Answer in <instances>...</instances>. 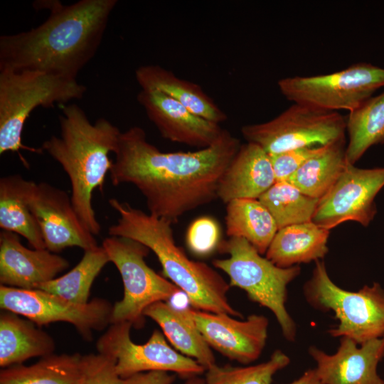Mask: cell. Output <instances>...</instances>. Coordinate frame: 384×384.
<instances>
[{
  "mask_svg": "<svg viewBox=\"0 0 384 384\" xmlns=\"http://www.w3.org/2000/svg\"><path fill=\"white\" fill-rule=\"evenodd\" d=\"M241 144L225 129L213 145L194 151L164 152L134 126L121 132L109 172L114 186L129 183L150 214L173 224L218 198L220 181Z\"/></svg>",
  "mask_w": 384,
  "mask_h": 384,
  "instance_id": "1",
  "label": "cell"
},
{
  "mask_svg": "<svg viewBox=\"0 0 384 384\" xmlns=\"http://www.w3.org/2000/svg\"><path fill=\"white\" fill-rule=\"evenodd\" d=\"M117 0H80L70 5L40 1L49 16L29 31L0 36V68L37 70L76 79L95 55Z\"/></svg>",
  "mask_w": 384,
  "mask_h": 384,
  "instance_id": "2",
  "label": "cell"
},
{
  "mask_svg": "<svg viewBox=\"0 0 384 384\" xmlns=\"http://www.w3.org/2000/svg\"><path fill=\"white\" fill-rule=\"evenodd\" d=\"M60 135L43 142L47 152L67 174L70 183V198L85 228L98 235L101 225L92 207V195L102 190L112 160L109 157L117 146L121 132L105 118L92 124L84 110L73 103L59 115Z\"/></svg>",
  "mask_w": 384,
  "mask_h": 384,
  "instance_id": "3",
  "label": "cell"
},
{
  "mask_svg": "<svg viewBox=\"0 0 384 384\" xmlns=\"http://www.w3.org/2000/svg\"><path fill=\"white\" fill-rule=\"evenodd\" d=\"M108 202L119 214L117 223L108 229L109 235L132 239L151 250L165 277L186 294L192 308L242 316L228 298L229 283L207 264L186 255L175 242L171 221L146 213L117 198H110Z\"/></svg>",
  "mask_w": 384,
  "mask_h": 384,
  "instance_id": "4",
  "label": "cell"
},
{
  "mask_svg": "<svg viewBox=\"0 0 384 384\" xmlns=\"http://www.w3.org/2000/svg\"><path fill=\"white\" fill-rule=\"evenodd\" d=\"M86 87L76 79L37 70L0 68V154L21 149L41 151L22 144V131L31 112L81 99Z\"/></svg>",
  "mask_w": 384,
  "mask_h": 384,
  "instance_id": "5",
  "label": "cell"
},
{
  "mask_svg": "<svg viewBox=\"0 0 384 384\" xmlns=\"http://www.w3.org/2000/svg\"><path fill=\"white\" fill-rule=\"evenodd\" d=\"M220 248L229 256L213 260V265L228 275L230 287L244 290L251 301L270 310L283 336L294 341L297 326L287 310L286 302L287 286L299 275L301 267L277 266L242 238H229Z\"/></svg>",
  "mask_w": 384,
  "mask_h": 384,
  "instance_id": "6",
  "label": "cell"
},
{
  "mask_svg": "<svg viewBox=\"0 0 384 384\" xmlns=\"http://www.w3.org/2000/svg\"><path fill=\"white\" fill-rule=\"evenodd\" d=\"M304 295L314 308L334 313L338 324L328 331L331 336L346 337L361 345L384 336V289L378 283L356 292L346 290L331 280L324 262L318 260L304 284Z\"/></svg>",
  "mask_w": 384,
  "mask_h": 384,
  "instance_id": "7",
  "label": "cell"
},
{
  "mask_svg": "<svg viewBox=\"0 0 384 384\" xmlns=\"http://www.w3.org/2000/svg\"><path fill=\"white\" fill-rule=\"evenodd\" d=\"M101 246L118 270L124 287L122 299L113 304L112 324L129 322L132 326L141 328L148 306L158 302H168L181 292L146 264L144 258L149 249L145 245L132 239L109 236Z\"/></svg>",
  "mask_w": 384,
  "mask_h": 384,
  "instance_id": "8",
  "label": "cell"
},
{
  "mask_svg": "<svg viewBox=\"0 0 384 384\" xmlns=\"http://www.w3.org/2000/svg\"><path fill=\"white\" fill-rule=\"evenodd\" d=\"M277 86L282 95L293 103L350 112L384 87V68L358 63L329 74L284 78L277 82Z\"/></svg>",
  "mask_w": 384,
  "mask_h": 384,
  "instance_id": "9",
  "label": "cell"
},
{
  "mask_svg": "<svg viewBox=\"0 0 384 384\" xmlns=\"http://www.w3.org/2000/svg\"><path fill=\"white\" fill-rule=\"evenodd\" d=\"M241 133L247 142L277 154L345 139L346 118L338 112L293 103L271 120L244 125Z\"/></svg>",
  "mask_w": 384,
  "mask_h": 384,
  "instance_id": "10",
  "label": "cell"
},
{
  "mask_svg": "<svg viewBox=\"0 0 384 384\" xmlns=\"http://www.w3.org/2000/svg\"><path fill=\"white\" fill-rule=\"evenodd\" d=\"M132 324L112 323L97 341L98 353L112 357L122 378L149 371L174 373L183 378L198 376L206 369L196 360L183 355L154 330L148 341L137 344L131 338Z\"/></svg>",
  "mask_w": 384,
  "mask_h": 384,
  "instance_id": "11",
  "label": "cell"
},
{
  "mask_svg": "<svg viewBox=\"0 0 384 384\" xmlns=\"http://www.w3.org/2000/svg\"><path fill=\"white\" fill-rule=\"evenodd\" d=\"M0 307L45 326L63 321L75 326L86 341L94 331L112 324L113 305L107 299L95 298L86 304H76L41 289H23L0 285Z\"/></svg>",
  "mask_w": 384,
  "mask_h": 384,
  "instance_id": "12",
  "label": "cell"
},
{
  "mask_svg": "<svg viewBox=\"0 0 384 384\" xmlns=\"http://www.w3.org/2000/svg\"><path fill=\"white\" fill-rule=\"evenodd\" d=\"M384 186V167L347 165L330 190L319 199L312 222L331 230L355 221L368 226L377 213L375 198Z\"/></svg>",
  "mask_w": 384,
  "mask_h": 384,
  "instance_id": "13",
  "label": "cell"
},
{
  "mask_svg": "<svg viewBox=\"0 0 384 384\" xmlns=\"http://www.w3.org/2000/svg\"><path fill=\"white\" fill-rule=\"evenodd\" d=\"M26 200L41 230L46 248L58 253L78 247L84 251L98 246L95 235L78 218L68 193L46 182L27 181Z\"/></svg>",
  "mask_w": 384,
  "mask_h": 384,
  "instance_id": "14",
  "label": "cell"
},
{
  "mask_svg": "<svg viewBox=\"0 0 384 384\" xmlns=\"http://www.w3.org/2000/svg\"><path fill=\"white\" fill-rule=\"evenodd\" d=\"M186 309L210 347L230 360L249 364L262 354L268 336L266 316L251 314L239 320L227 314Z\"/></svg>",
  "mask_w": 384,
  "mask_h": 384,
  "instance_id": "15",
  "label": "cell"
},
{
  "mask_svg": "<svg viewBox=\"0 0 384 384\" xmlns=\"http://www.w3.org/2000/svg\"><path fill=\"white\" fill-rule=\"evenodd\" d=\"M137 101L161 135L171 142L201 149L215 143L225 131L159 91L141 90Z\"/></svg>",
  "mask_w": 384,
  "mask_h": 384,
  "instance_id": "16",
  "label": "cell"
},
{
  "mask_svg": "<svg viewBox=\"0 0 384 384\" xmlns=\"http://www.w3.org/2000/svg\"><path fill=\"white\" fill-rule=\"evenodd\" d=\"M336 352L328 354L314 346L308 352L316 362V374L322 384H384L377 373L384 358V336L358 344L340 338Z\"/></svg>",
  "mask_w": 384,
  "mask_h": 384,
  "instance_id": "17",
  "label": "cell"
},
{
  "mask_svg": "<svg viewBox=\"0 0 384 384\" xmlns=\"http://www.w3.org/2000/svg\"><path fill=\"white\" fill-rule=\"evenodd\" d=\"M69 266L68 261L46 249H29L18 235L0 232L1 285L23 289H36L55 278Z\"/></svg>",
  "mask_w": 384,
  "mask_h": 384,
  "instance_id": "18",
  "label": "cell"
},
{
  "mask_svg": "<svg viewBox=\"0 0 384 384\" xmlns=\"http://www.w3.org/2000/svg\"><path fill=\"white\" fill-rule=\"evenodd\" d=\"M276 182L269 154L260 146L240 145L224 172L218 198L225 205L239 198L258 199Z\"/></svg>",
  "mask_w": 384,
  "mask_h": 384,
  "instance_id": "19",
  "label": "cell"
},
{
  "mask_svg": "<svg viewBox=\"0 0 384 384\" xmlns=\"http://www.w3.org/2000/svg\"><path fill=\"white\" fill-rule=\"evenodd\" d=\"M135 78L142 90L159 91L203 118L218 124L227 119L226 114L200 85L180 78L160 65L139 66L135 70Z\"/></svg>",
  "mask_w": 384,
  "mask_h": 384,
  "instance_id": "20",
  "label": "cell"
},
{
  "mask_svg": "<svg viewBox=\"0 0 384 384\" xmlns=\"http://www.w3.org/2000/svg\"><path fill=\"white\" fill-rule=\"evenodd\" d=\"M329 235L330 230L312 221L280 228L273 238L265 257L282 268L321 260L329 252Z\"/></svg>",
  "mask_w": 384,
  "mask_h": 384,
  "instance_id": "21",
  "label": "cell"
},
{
  "mask_svg": "<svg viewBox=\"0 0 384 384\" xmlns=\"http://www.w3.org/2000/svg\"><path fill=\"white\" fill-rule=\"evenodd\" d=\"M144 316L154 320L170 344L183 355L196 360L206 370L216 363L212 348L186 308L179 309L169 301H161L148 306Z\"/></svg>",
  "mask_w": 384,
  "mask_h": 384,
  "instance_id": "22",
  "label": "cell"
},
{
  "mask_svg": "<svg viewBox=\"0 0 384 384\" xmlns=\"http://www.w3.org/2000/svg\"><path fill=\"white\" fill-rule=\"evenodd\" d=\"M28 319L9 311L0 314V366L22 364L34 357L54 353L55 343L48 333Z\"/></svg>",
  "mask_w": 384,
  "mask_h": 384,
  "instance_id": "23",
  "label": "cell"
},
{
  "mask_svg": "<svg viewBox=\"0 0 384 384\" xmlns=\"http://www.w3.org/2000/svg\"><path fill=\"white\" fill-rule=\"evenodd\" d=\"M346 148V138L321 146L287 181L304 194L320 199L345 169Z\"/></svg>",
  "mask_w": 384,
  "mask_h": 384,
  "instance_id": "24",
  "label": "cell"
},
{
  "mask_svg": "<svg viewBox=\"0 0 384 384\" xmlns=\"http://www.w3.org/2000/svg\"><path fill=\"white\" fill-rule=\"evenodd\" d=\"M226 234L242 238L261 255H265L278 230L277 223L266 207L254 198H239L226 204Z\"/></svg>",
  "mask_w": 384,
  "mask_h": 384,
  "instance_id": "25",
  "label": "cell"
},
{
  "mask_svg": "<svg viewBox=\"0 0 384 384\" xmlns=\"http://www.w3.org/2000/svg\"><path fill=\"white\" fill-rule=\"evenodd\" d=\"M27 181L20 174L0 178V228L23 237L34 249H46L41 230L26 200Z\"/></svg>",
  "mask_w": 384,
  "mask_h": 384,
  "instance_id": "26",
  "label": "cell"
},
{
  "mask_svg": "<svg viewBox=\"0 0 384 384\" xmlns=\"http://www.w3.org/2000/svg\"><path fill=\"white\" fill-rule=\"evenodd\" d=\"M82 370L83 356L80 353H53L31 366L2 368L0 384H78Z\"/></svg>",
  "mask_w": 384,
  "mask_h": 384,
  "instance_id": "27",
  "label": "cell"
},
{
  "mask_svg": "<svg viewBox=\"0 0 384 384\" xmlns=\"http://www.w3.org/2000/svg\"><path fill=\"white\" fill-rule=\"evenodd\" d=\"M346 126L348 136L346 161L355 165L369 148L384 144V92L373 95L350 112Z\"/></svg>",
  "mask_w": 384,
  "mask_h": 384,
  "instance_id": "28",
  "label": "cell"
},
{
  "mask_svg": "<svg viewBox=\"0 0 384 384\" xmlns=\"http://www.w3.org/2000/svg\"><path fill=\"white\" fill-rule=\"evenodd\" d=\"M110 259L102 246L85 250L80 262L65 274L38 289L76 304H86L92 284Z\"/></svg>",
  "mask_w": 384,
  "mask_h": 384,
  "instance_id": "29",
  "label": "cell"
},
{
  "mask_svg": "<svg viewBox=\"0 0 384 384\" xmlns=\"http://www.w3.org/2000/svg\"><path fill=\"white\" fill-rule=\"evenodd\" d=\"M258 200L270 211L278 230L312 221L319 201L304 194L287 181H276Z\"/></svg>",
  "mask_w": 384,
  "mask_h": 384,
  "instance_id": "30",
  "label": "cell"
},
{
  "mask_svg": "<svg viewBox=\"0 0 384 384\" xmlns=\"http://www.w3.org/2000/svg\"><path fill=\"white\" fill-rule=\"evenodd\" d=\"M290 358L282 351L273 352L265 362L243 366H219L216 363L205 371L206 384H271L274 374L287 367Z\"/></svg>",
  "mask_w": 384,
  "mask_h": 384,
  "instance_id": "31",
  "label": "cell"
},
{
  "mask_svg": "<svg viewBox=\"0 0 384 384\" xmlns=\"http://www.w3.org/2000/svg\"><path fill=\"white\" fill-rule=\"evenodd\" d=\"M78 384H124L116 369L115 360L98 353L83 356V370Z\"/></svg>",
  "mask_w": 384,
  "mask_h": 384,
  "instance_id": "32",
  "label": "cell"
},
{
  "mask_svg": "<svg viewBox=\"0 0 384 384\" xmlns=\"http://www.w3.org/2000/svg\"><path fill=\"white\" fill-rule=\"evenodd\" d=\"M220 233V228L215 220L207 216L198 218L191 223L187 230V245L197 255L209 254L218 244Z\"/></svg>",
  "mask_w": 384,
  "mask_h": 384,
  "instance_id": "33",
  "label": "cell"
},
{
  "mask_svg": "<svg viewBox=\"0 0 384 384\" xmlns=\"http://www.w3.org/2000/svg\"><path fill=\"white\" fill-rule=\"evenodd\" d=\"M321 146L301 147L269 154L276 181H287L305 161L319 151Z\"/></svg>",
  "mask_w": 384,
  "mask_h": 384,
  "instance_id": "34",
  "label": "cell"
},
{
  "mask_svg": "<svg viewBox=\"0 0 384 384\" xmlns=\"http://www.w3.org/2000/svg\"><path fill=\"white\" fill-rule=\"evenodd\" d=\"M124 384H172L175 375L166 371H149L123 378Z\"/></svg>",
  "mask_w": 384,
  "mask_h": 384,
  "instance_id": "35",
  "label": "cell"
},
{
  "mask_svg": "<svg viewBox=\"0 0 384 384\" xmlns=\"http://www.w3.org/2000/svg\"><path fill=\"white\" fill-rule=\"evenodd\" d=\"M288 384H322L316 374V370H306L298 379Z\"/></svg>",
  "mask_w": 384,
  "mask_h": 384,
  "instance_id": "36",
  "label": "cell"
},
{
  "mask_svg": "<svg viewBox=\"0 0 384 384\" xmlns=\"http://www.w3.org/2000/svg\"><path fill=\"white\" fill-rule=\"evenodd\" d=\"M183 384H206L204 378L198 376H194L187 378Z\"/></svg>",
  "mask_w": 384,
  "mask_h": 384,
  "instance_id": "37",
  "label": "cell"
}]
</instances>
